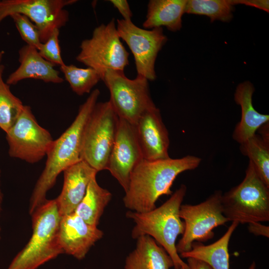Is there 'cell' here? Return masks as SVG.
I'll use <instances>...</instances> for the list:
<instances>
[{
    "instance_id": "obj_1",
    "label": "cell",
    "mask_w": 269,
    "mask_h": 269,
    "mask_svg": "<svg viewBox=\"0 0 269 269\" xmlns=\"http://www.w3.org/2000/svg\"><path fill=\"white\" fill-rule=\"evenodd\" d=\"M201 162L200 157L191 155L153 161L142 159L131 174L123 197L125 207L138 213L154 209L160 196L173 193L171 188L177 176L195 169Z\"/></svg>"
},
{
    "instance_id": "obj_2",
    "label": "cell",
    "mask_w": 269,
    "mask_h": 269,
    "mask_svg": "<svg viewBox=\"0 0 269 269\" xmlns=\"http://www.w3.org/2000/svg\"><path fill=\"white\" fill-rule=\"evenodd\" d=\"M100 95L99 89L93 90L80 106L72 124L58 138L53 140L46 154L45 167L30 198V215L48 200L47 192L54 186L60 173L82 160L81 154L84 129Z\"/></svg>"
},
{
    "instance_id": "obj_3",
    "label": "cell",
    "mask_w": 269,
    "mask_h": 269,
    "mask_svg": "<svg viewBox=\"0 0 269 269\" xmlns=\"http://www.w3.org/2000/svg\"><path fill=\"white\" fill-rule=\"evenodd\" d=\"M187 191L184 184L173 193L170 197L158 207L144 213L128 211L126 216L134 223L132 237L147 235L160 245L171 258L175 269H187L177 252L176 241L183 234L185 223L179 216V210Z\"/></svg>"
},
{
    "instance_id": "obj_4",
    "label": "cell",
    "mask_w": 269,
    "mask_h": 269,
    "mask_svg": "<svg viewBox=\"0 0 269 269\" xmlns=\"http://www.w3.org/2000/svg\"><path fill=\"white\" fill-rule=\"evenodd\" d=\"M31 216V237L6 269H37L64 254L58 241L61 216L56 199L47 200Z\"/></svg>"
},
{
    "instance_id": "obj_5",
    "label": "cell",
    "mask_w": 269,
    "mask_h": 269,
    "mask_svg": "<svg viewBox=\"0 0 269 269\" xmlns=\"http://www.w3.org/2000/svg\"><path fill=\"white\" fill-rule=\"evenodd\" d=\"M222 205L229 221L244 224L269 221V186L250 161L243 181L222 194Z\"/></svg>"
},
{
    "instance_id": "obj_6",
    "label": "cell",
    "mask_w": 269,
    "mask_h": 269,
    "mask_svg": "<svg viewBox=\"0 0 269 269\" xmlns=\"http://www.w3.org/2000/svg\"><path fill=\"white\" fill-rule=\"evenodd\" d=\"M119 120L109 101L97 102L86 124L81 157L98 172L107 169Z\"/></svg>"
},
{
    "instance_id": "obj_7",
    "label": "cell",
    "mask_w": 269,
    "mask_h": 269,
    "mask_svg": "<svg viewBox=\"0 0 269 269\" xmlns=\"http://www.w3.org/2000/svg\"><path fill=\"white\" fill-rule=\"evenodd\" d=\"M80 48L76 60L98 72L101 80L107 71H124L129 63V53L122 43L114 18L96 27L92 37L81 42Z\"/></svg>"
},
{
    "instance_id": "obj_8",
    "label": "cell",
    "mask_w": 269,
    "mask_h": 269,
    "mask_svg": "<svg viewBox=\"0 0 269 269\" xmlns=\"http://www.w3.org/2000/svg\"><path fill=\"white\" fill-rule=\"evenodd\" d=\"M102 80L110 92L109 101L119 119L135 125L145 112L156 107L148 81L142 76L130 79L124 71L109 70Z\"/></svg>"
},
{
    "instance_id": "obj_9",
    "label": "cell",
    "mask_w": 269,
    "mask_h": 269,
    "mask_svg": "<svg viewBox=\"0 0 269 269\" xmlns=\"http://www.w3.org/2000/svg\"><path fill=\"white\" fill-rule=\"evenodd\" d=\"M221 191H216L204 201L196 205L182 204L179 216L185 230L176 245L178 254L189 251L195 241H205L214 236L213 230L229 222L223 213Z\"/></svg>"
},
{
    "instance_id": "obj_10",
    "label": "cell",
    "mask_w": 269,
    "mask_h": 269,
    "mask_svg": "<svg viewBox=\"0 0 269 269\" xmlns=\"http://www.w3.org/2000/svg\"><path fill=\"white\" fill-rule=\"evenodd\" d=\"M5 133L9 155L31 164L46 156L54 140L49 132L37 123L30 107L27 105Z\"/></svg>"
},
{
    "instance_id": "obj_11",
    "label": "cell",
    "mask_w": 269,
    "mask_h": 269,
    "mask_svg": "<svg viewBox=\"0 0 269 269\" xmlns=\"http://www.w3.org/2000/svg\"><path fill=\"white\" fill-rule=\"evenodd\" d=\"M76 2L77 0H0V23L13 14H23L34 23L41 42L44 43L55 29L66 25L69 13L65 7Z\"/></svg>"
},
{
    "instance_id": "obj_12",
    "label": "cell",
    "mask_w": 269,
    "mask_h": 269,
    "mask_svg": "<svg viewBox=\"0 0 269 269\" xmlns=\"http://www.w3.org/2000/svg\"><path fill=\"white\" fill-rule=\"evenodd\" d=\"M116 26L121 39L126 42L134 56L137 75L148 81L155 80L156 59L167 40L162 28L143 29L132 20L122 19L117 20Z\"/></svg>"
},
{
    "instance_id": "obj_13",
    "label": "cell",
    "mask_w": 269,
    "mask_h": 269,
    "mask_svg": "<svg viewBox=\"0 0 269 269\" xmlns=\"http://www.w3.org/2000/svg\"><path fill=\"white\" fill-rule=\"evenodd\" d=\"M142 159L135 125L119 119L107 170L117 180L125 192L128 188L133 170Z\"/></svg>"
},
{
    "instance_id": "obj_14",
    "label": "cell",
    "mask_w": 269,
    "mask_h": 269,
    "mask_svg": "<svg viewBox=\"0 0 269 269\" xmlns=\"http://www.w3.org/2000/svg\"><path fill=\"white\" fill-rule=\"evenodd\" d=\"M103 236L101 230L87 223L75 212L61 217L58 238L64 254L83 260Z\"/></svg>"
},
{
    "instance_id": "obj_15",
    "label": "cell",
    "mask_w": 269,
    "mask_h": 269,
    "mask_svg": "<svg viewBox=\"0 0 269 269\" xmlns=\"http://www.w3.org/2000/svg\"><path fill=\"white\" fill-rule=\"evenodd\" d=\"M135 127L143 159L153 161L170 157L169 133L158 108L145 112Z\"/></svg>"
},
{
    "instance_id": "obj_16",
    "label": "cell",
    "mask_w": 269,
    "mask_h": 269,
    "mask_svg": "<svg viewBox=\"0 0 269 269\" xmlns=\"http://www.w3.org/2000/svg\"><path fill=\"white\" fill-rule=\"evenodd\" d=\"M98 172L82 160L64 171L61 192L56 198L61 216L75 212L83 199L91 180Z\"/></svg>"
},
{
    "instance_id": "obj_17",
    "label": "cell",
    "mask_w": 269,
    "mask_h": 269,
    "mask_svg": "<svg viewBox=\"0 0 269 269\" xmlns=\"http://www.w3.org/2000/svg\"><path fill=\"white\" fill-rule=\"evenodd\" d=\"M19 67L8 77L6 83L15 85L26 79L42 80L46 83H61L64 80L54 65L44 59L34 47L25 45L18 51Z\"/></svg>"
},
{
    "instance_id": "obj_18",
    "label": "cell",
    "mask_w": 269,
    "mask_h": 269,
    "mask_svg": "<svg viewBox=\"0 0 269 269\" xmlns=\"http://www.w3.org/2000/svg\"><path fill=\"white\" fill-rule=\"evenodd\" d=\"M255 91L249 81L240 83L234 93L235 103L241 109V118L233 133V138L241 144L253 136L263 125L269 122V115L257 112L253 105L252 97Z\"/></svg>"
},
{
    "instance_id": "obj_19",
    "label": "cell",
    "mask_w": 269,
    "mask_h": 269,
    "mask_svg": "<svg viewBox=\"0 0 269 269\" xmlns=\"http://www.w3.org/2000/svg\"><path fill=\"white\" fill-rule=\"evenodd\" d=\"M135 248L126 257L125 269H170L173 263L164 249L147 235L136 239Z\"/></svg>"
},
{
    "instance_id": "obj_20",
    "label": "cell",
    "mask_w": 269,
    "mask_h": 269,
    "mask_svg": "<svg viewBox=\"0 0 269 269\" xmlns=\"http://www.w3.org/2000/svg\"><path fill=\"white\" fill-rule=\"evenodd\" d=\"M187 0H150L143 27L146 29L165 27L171 31L182 27Z\"/></svg>"
},
{
    "instance_id": "obj_21",
    "label": "cell",
    "mask_w": 269,
    "mask_h": 269,
    "mask_svg": "<svg viewBox=\"0 0 269 269\" xmlns=\"http://www.w3.org/2000/svg\"><path fill=\"white\" fill-rule=\"evenodd\" d=\"M239 224L237 222H232L223 236L210 245L193 243L191 250L180 254V257L202 260L209 264L213 269H229V243L232 234ZM249 269H256L255 263L253 262Z\"/></svg>"
},
{
    "instance_id": "obj_22",
    "label": "cell",
    "mask_w": 269,
    "mask_h": 269,
    "mask_svg": "<svg viewBox=\"0 0 269 269\" xmlns=\"http://www.w3.org/2000/svg\"><path fill=\"white\" fill-rule=\"evenodd\" d=\"M112 197V193L100 186L95 176L91 180L85 196L74 212L87 223L97 227Z\"/></svg>"
},
{
    "instance_id": "obj_23",
    "label": "cell",
    "mask_w": 269,
    "mask_h": 269,
    "mask_svg": "<svg viewBox=\"0 0 269 269\" xmlns=\"http://www.w3.org/2000/svg\"><path fill=\"white\" fill-rule=\"evenodd\" d=\"M240 144L242 154L249 158L261 179L269 186V139L256 134Z\"/></svg>"
},
{
    "instance_id": "obj_24",
    "label": "cell",
    "mask_w": 269,
    "mask_h": 269,
    "mask_svg": "<svg viewBox=\"0 0 269 269\" xmlns=\"http://www.w3.org/2000/svg\"><path fill=\"white\" fill-rule=\"evenodd\" d=\"M232 0H187L185 13L205 15L210 21L229 22L233 17Z\"/></svg>"
},
{
    "instance_id": "obj_25",
    "label": "cell",
    "mask_w": 269,
    "mask_h": 269,
    "mask_svg": "<svg viewBox=\"0 0 269 269\" xmlns=\"http://www.w3.org/2000/svg\"><path fill=\"white\" fill-rule=\"evenodd\" d=\"M4 69V65L0 64V128L6 133L17 119L24 105L3 81Z\"/></svg>"
},
{
    "instance_id": "obj_26",
    "label": "cell",
    "mask_w": 269,
    "mask_h": 269,
    "mask_svg": "<svg viewBox=\"0 0 269 269\" xmlns=\"http://www.w3.org/2000/svg\"><path fill=\"white\" fill-rule=\"evenodd\" d=\"M72 90L79 96L90 93L101 80L100 74L90 67L79 68L74 65L64 64L60 67Z\"/></svg>"
},
{
    "instance_id": "obj_27",
    "label": "cell",
    "mask_w": 269,
    "mask_h": 269,
    "mask_svg": "<svg viewBox=\"0 0 269 269\" xmlns=\"http://www.w3.org/2000/svg\"><path fill=\"white\" fill-rule=\"evenodd\" d=\"M10 16L13 19L21 38L26 44L38 50L42 42L39 30L35 24L23 14L15 13Z\"/></svg>"
},
{
    "instance_id": "obj_28",
    "label": "cell",
    "mask_w": 269,
    "mask_h": 269,
    "mask_svg": "<svg viewBox=\"0 0 269 269\" xmlns=\"http://www.w3.org/2000/svg\"><path fill=\"white\" fill-rule=\"evenodd\" d=\"M59 35V29H55L47 40L41 43L38 51L44 59L60 67L65 63L61 54Z\"/></svg>"
},
{
    "instance_id": "obj_29",
    "label": "cell",
    "mask_w": 269,
    "mask_h": 269,
    "mask_svg": "<svg viewBox=\"0 0 269 269\" xmlns=\"http://www.w3.org/2000/svg\"><path fill=\"white\" fill-rule=\"evenodd\" d=\"M109 1L118 10L123 18L122 19L126 21L132 20L133 13L127 0H110Z\"/></svg>"
},
{
    "instance_id": "obj_30",
    "label": "cell",
    "mask_w": 269,
    "mask_h": 269,
    "mask_svg": "<svg viewBox=\"0 0 269 269\" xmlns=\"http://www.w3.org/2000/svg\"><path fill=\"white\" fill-rule=\"evenodd\" d=\"M232 2L235 5L238 4H245L259 8L268 12L269 11L268 0H232Z\"/></svg>"
},
{
    "instance_id": "obj_31",
    "label": "cell",
    "mask_w": 269,
    "mask_h": 269,
    "mask_svg": "<svg viewBox=\"0 0 269 269\" xmlns=\"http://www.w3.org/2000/svg\"><path fill=\"white\" fill-rule=\"evenodd\" d=\"M249 232L256 236L269 237V227L260 222H252L249 224Z\"/></svg>"
},
{
    "instance_id": "obj_32",
    "label": "cell",
    "mask_w": 269,
    "mask_h": 269,
    "mask_svg": "<svg viewBox=\"0 0 269 269\" xmlns=\"http://www.w3.org/2000/svg\"><path fill=\"white\" fill-rule=\"evenodd\" d=\"M187 259L188 269H213V268L206 262L193 258Z\"/></svg>"
},
{
    "instance_id": "obj_33",
    "label": "cell",
    "mask_w": 269,
    "mask_h": 269,
    "mask_svg": "<svg viewBox=\"0 0 269 269\" xmlns=\"http://www.w3.org/2000/svg\"><path fill=\"white\" fill-rule=\"evenodd\" d=\"M0 177H1V170L0 168V216L1 215V212L2 211V205L3 202V194L1 189V184H0Z\"/></svg>"
},
{
    "instance_id": "obj_34",
    "label": "cell",
    "mask_w": 269,
    "mask_h": 269,
    "mask_svg": "<svg viewBox=\"0 0 269 269\" xmlns=\"http://www.w3.org/2000/svg\"><path fill=\"white\" fill-rule=\"evenodd\" d=\"M3 54H4V51H0V63L2 60Z\"/></svg>"
},
{
    "instance_id": "obj_35",
    "label": "cell",
    "mask_w": 269,
    "mask_h": 269,
    "mask_svg": "<svg viewBox=\"0 0 269 269\" xmlns=\"http://www.w3.org/2000/svg\"><path fill=\"white\" fill-rule=\"evenodd\" d=\"M0 232H1V229H0V240L1 239Z\"/></svg>"
},
{
    "instance_id": "obj_36",
    "label": "cell",
    "mask_w": 269,
    "mask_h": 269,
    "mask_svg": "<svg viewBox=\"0 0 269 269\" xmlns=\"http://www.w3.org/2000/svg\"><path fill=\"white\" fill-rule=\"evenodd\" d=\"M188 269V268H187V269L182 268V269Z\"/></svg>"
}]
</instances>
